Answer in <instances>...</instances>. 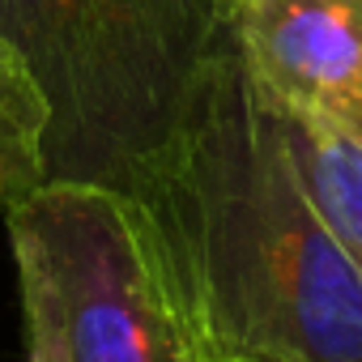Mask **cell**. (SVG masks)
I'll use <instances>...</instances> for the list:
<instances>
[{
	"label": "cell",
	"instance_id": "7",
	"mask_svg": "<svg viewBox=\"0 0 362 362\" xmlns=\"http://www.w3.org/2000/svg\"><path fill=\"white\" fill-rule=\"evenodd\" d=\"M214 362H286L273 354H214Z\"/></svg>",
	"mask_w": 362,
	"mask_h": 362
},
{
	"label": "cell",
	"instance_id": "2",
	"mask_svg": "<svg viewBox=\"0 0 362 362\" xmlns=\"http://www.w3.org/2000/svg\"><path fill=\"white\" fill-rule=\"evenodd\" d=\"M0 30L47 98L52 179L136 197L197 107L226 0H0Z\"/></svg>",
	"mask_w": 362,
	"mask_h": 362
},
{
	"label": "cell",
	"instance_id": "4",
	"mask_svg": "<svg viewBox=\"0 0 362 362\" xmlns=\"http://www.w3.org/2000/svg\"><path fill=\"white\" fill-rule=\"evenodd\" d=\"M226 30L281 107L332 115L362 94V0H226Z\"/></svg>",
	"mask_w": 362,
	"mask_h": 362
},
{
	"label": "cell",
	"instance_id": "1",
	"mask_svg": "<svg viewBox=\"0 0 362 362\" xmlns=\"http://www.w3.org/2000/svg\"><path fill=\"white\" fill-rule=\"evenodd\" d=\"M136 197L214 354L362 362V269L298 188L230 30Z\"/></svg>",
	"mask_w": 362,
	"mask_h": 362
},
{
	"label": "cell",
	"instance_id": "5",
	"mask_svg": "<svg viewBox=\"0 0 362 362\" xmlns=\"http://www.w3.org/2000/svg\"><path fill=\"white\" fill-rule=\"evenodd\" d=\"M47 124V98L30 64L0 30V214L52 179Z\"/></svg>",
	"mask_w": 362,
	"mask_h": 362
},
{
	"label": "cell",
	"instance_id": "6",
	"mask_svg": "<svg viewBox=\"0 0 362 362\" xmlns=\"http://www.w3.org/2000/svg\"><path fill=\"white\" fill-rule=\"evenodd\" d=\"M332 119H337L349 136H358V141H362V94H354L345 107H337V111H332Z\"/></svg>",
	"mask_w": 362,
	"mask_h": 362
},
{
	"label": "cell",
	"instance_id": "3",
	"mask_svg": "<svg viewBox=\"0 0 362 362\" xmlns=\"http://www.w3.org/2000/svg\"><path fill=\"white\" fill-rule=\"evenodd\" d=\"M5 226L30 362H214L141 197L47 179Z\"/></svg>",
	"mask_w": 362,
	"mask_h": 362
}]
</instances>
